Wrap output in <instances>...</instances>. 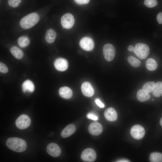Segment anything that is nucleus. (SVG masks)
Segmentation results:
<instances>
[{
	"instance_id": "1",
	"label": "nucleus",
	"mask_w": 162,
	"mask_h": 162,
	"mask_svg": "<svg viewBox=\"0 0 162 162\" xmlns=\"http://www.w3.org/2000/svg\"><path fill=\"white\" fill-rule=\"evenodd\" d=\"M6 144L9 149L18 152H24L27 147L26 142L24 140L16 137L8 138L6 141Z\"/></svg>"
},
{
	"instance_id": "2",
	"label": "nucleus",
	"mask_w": 162,
	"mask_h": 162,
	"mask_svg": "<svg viewBox=\"0 0 162 162\" xmlns=\"http://www.w3.org/2000/svg\"><path fill=\"white\" fill-rule=\"evenodd\" d=\"M39 19L37 13H32L22 18L20 21V25L22 28L28 29L35 25L39 21Z\"/></svg>"
},
{
	"instance_id": "3",
	"label": "nucleus",
	"mask_w": 162,
	"mask_h": 162,
	"mask_svg": "<svg viewBox=\"0 0 162 162\" xmlns=\"http://www.w3.org/2000/svg\"><path fill=\"white\" fill-rule=\"evenodd\" d=\"M133 51L139 58L143 59L146 58L148 56L150 49L147 44L138 43L135 45Z\"/></svg>"
},
{
	"instance_id": "4",
	"label": "nucleus",
	"mask_w": 162,
	"mask_h": 162,
	"mask_svg": "<svg viewBox=\"0 0 162 162\" xmlns=\"http://www.w3.org/2000/svg\"><path fill=\"white\" fill-rule=\"evenodd\" d=\"M103 53L105 59L110 62L114 58L116 54V49L114 46L110 44L104 45L103 49Z\"/></svg>"
},
{
	"instance_id": "5",
	"label": "nucleus",
	"mask_w": 162,
	"mask_h": 162,
	"mask_svg": "<svg viewBox=\"0 0 162 162\" xmlns=\"http://www.w3.org/2000/svg\"><path fill=\"white\" fill-rule=\"evenodd\" d=\"M31 123V120L29 117L26 115L22 114L17 118L15 124L18 128L24 129L28 127Z\"/></svg>"
},
{
	"instance_id": "6",
	"label": "nucleus",
	"mask_w": 162,
	"mask_h": 162,
	"mask_svg": "<svg viewBox=\"0 0 162 162\" xmlns=\"http://www.w3.org/2000/svg\"><path fill=\"white\" fill-rule=\"evenodd\" d=\"M61 24L63 27L66 29H70L73 26L74 19L73 16L69 13L63 15L61 19Z\"/></svg>"
},
{
	"instance_id": "7",
	"label": "nucleus",
	"mask_w": 162,
	"mask_h": 162,
	"mask_svg": "<svg viewBox=\"0 0 162 162\" xmlns=\"http://www.w3.org/2000/svg\"><path fill=\"white\" fill-rule=\"evenodd\" d=\"M81 158L84 161L93 162L96 158V152L91 148L86 149L82 153Z\"/></svg>"
},
{
	"instance_id": "8",
	"label": "nucleus",
	"mask_w": 162,
	"mask_h": 162,
	"mask_svg": "<svg viewBox=\"0 0 162 162\" xmlns=\"http://www.w3.org/2000/svg\"><path fill=\"white\" fill-rule=\"evenodd\" d=\"M130 134L132 137L136 139H142L144 136L145 131L144 128L140 125H135L131 128Z\"/></svg>"
},
{
	"instance_id": "9",
	"label": "nucleus",
	"mask_w": 162,
	"mask_h": 162,
	"mask_svg": "<svg viewBox=\"0 0 162 162\" xmlns=\"http://www.w3.org/2000/svg\"><path fill=\"white\" fill-rule=\"evenodd\" d=\"M81 47L85 50L91 51L94 48V43L90 38L86 37L82 38L80 42Z\"/></svg>"
},
{
	"instance_id": "10",
	"label": "nucleus",
	"mask_w": 162,
	"mask_h": 162,
	"mask_svg": "<svg viewBox=\"0 0 162 162\" xmlns=\"http://www.w3.org/2000/svg\"><path fill=\"white\" fill-rule=\"evenodd\" d=\"M46 151L49 154L54 157L59 156L61 152L59 146L54 143H51L48 145L46 148Z\"/></svg>"
},
{
	"instance_id": "11",
	"label": "nucleus",
	"mask_w": 162,
	"mask_h": 162,
	"mask_svg": "<svg viewBox=\"0 0 162 162\" xmlns=\"http://www.w3.org/2000/svg\"><path fill=\"white\" fill-rule=\"evenodd\" d=\"M102 125L98 122H94L91 123L89 126L88 130L89 133L92 135L97 136L100 134L103 131Z\"/></svg>"
},
{
	"instance_id": "12",
	"label": "nucleus",
	"mask_w": 162,
	"mask_h": 162,
	"mask_svg": "<svg viewBox=\"0 0 162 162\" xmlns=\"http://www.w3.org/2000/svg\"><path fill=\"white\" fill-rule=\"evenodd\" d=\"M54 66L56 69L58 70L63 71L67 69L68 67V63L65 59L58 58L55 60Z\"/></svg>"
},
{
	"instance_id": "13",
	"label": "nucleus",
	"mask_w": 162,
	"mask_h": 162,
	"mask_svg": "<svg viewBox=\"0 0 162 162\" xmlns=\"http://www.w3.org/2000/svg\"><path fill=\"white\" fill-rule=\"evenodd\" d=\"M81 89L82 94L86 97H92L94 94V89L91 83L88 82L83 83L82 85Z\"/></svg>"
},
{
	"instance_id": "14",
	"label": "nucleus",
	"mask_w": 162,
	"mask_h": 162,
	"mask_svg": "<svg viewBox=\"0 0 162 162\" xmlns=\"http://www.w3.org/2000/svg\"><path fill=\"white\" fill-rule=\"evenodd\" d=\"M104 115L106 118L110 121H114L117 119V112L112 107L106 109L104 112Z\"/></svg>"
},
{
	"instance_id": "15",
	"label": "nucleus",
	"mask_w": 162,
	"mask_h": 162,
	"mask_svg": "<svg viewBox=\"0 0 162 162\" xmlns=\"http://www.w3.org/2000/svg\"><path fill=\"white\" fill-rule=\"evenodd\" d=\"M75 126L72 124L68 125L62 131L61 136L63 138L68 137L73 134L76 131Z\"/></svg>"
},
{
	"instance_id": "16",
	"label": "nucleus",
	"mask_w": 162,
	"mask_h": 162,
	"mask_svg": "<svg viewBox=\"0 0 162 162\" xmlns=\"http://www.w3.org/2000/svg\"><path fill=\"white\" fill-rule=\"evenodd\" d=\"M59 94L61 97L65 99H69L72 95V92L68 87L64 86L60 88L59 90Z\"/></svg>"
},
{
	"instance_id": "17",
	"label": "nucleus",
	"mask_w": 162,
	"mask_h": 162,
	"mask_svg": "<svg viewBox=\"0 0 162 162\" xmlns=\"http://www.w3.org/2000/svg\"><path fill=\"white\" fill-rule=\"evenodd\" d=\"M56 34L53 29H48L46 32L45 39L46 41L48 43L51 44L55 40L56 37Z\"/></svg>"
},
{
	"instance_id": "18",
	"label": "nucleus",
	"mask_w": 162,
	"mask_h": 162,
	"mask_svg": "<svg viewBox=\"0 0 162 162\" xmlns=\"http://www.w3.org/2000/svg\"><path fill=\"white\" fill-rule=\"evenodd\" d=\"M22 91L24 92H33L34 89V86L32 82L29 80L25 81L22 83Z\"/></svg>"
},
{
	"instance_id": "19",
	"label": "nucleus",
	"mask_w": 162,
	"mask_h": 162,
	"mask_svg": "<svg viewBox=\"0 0 162 162\" xmlns=\"http://www.w3.org/2000/svg\"><path fill=\"white\" fill-rule=\"evenodd\" d=\"M10 52L12 55L17 59H21L23 57L24 55L23 52L16 46H12L10 49Z\"/></svg>"
},
{
	"instance_id": "20",
	"label": "nucleus",
	"mask_w": 162,
	"mask_h": 162,
	"mask_svg": "<svg viewBox=\"0 0 162 162\" xmlns=\"http://www.w3.org/2000/svg\"><path fill=\"white\" fill-rule=\"evenodd\" d=\"M136 97L137 99L140 102L147 101L149 100L150 97L148 93L143 89H140L138 91Z\"/></svg>"
},
{
	"instance_id": "21",
	"label": "nucleus",
	"mask_w": 162,
	"mask_h": 162,
	"mask_svg": "<svg viewBox=\"0 0 162 162\" xmlns=\"http://www.w3.org/2000/svg\"><path fill=\"white\" fill-rule=\"evenodd\" d=\"M153 95L158 97L162 95V82H158L155 83L152 91Z\"/></svg>"
},
{
	"instance_id": "22",
	"label": "nucleus",
	"mask_w": 162,
	"mask_h": 162,
	"mask_svg": "<svg viewBox=\"0 0 162 162\" xmlns=\"http://www.w3.org/2000/svg\"><path fill=\"white\" fill-rule=\"evenodd\" d=\"M146 68L150 71H153L156 69L157 67V64L155 61L152 58L147 59L146 62Z\"/></svg>"
},
{
	"instance_id": "23",
	"label": "nucleus",
	"mask_w": 162,
	"mask_h": 162,
	"mask_svg": "<svg viewBox=\"0 0 162 162\" xmlns=\"http://www.w3.org/2000/svg\"><path fill=\"white\" fill-rule=\"evenodd\" d=\"M29 38L26 36L20 37L17 40V43L20 46L24 48L28 46L30 44Z\"/></svg>"
},
{
	"instance_id": "24",
	"label": "nucleus",
	"mask_w": 162,
	"mask_h": 162,
	"mask_svg": "<svg viewBox=\"0 0 162 162\" xmlns=\"http://www.w3.org/2000/svg\"><path fill=\"white\" fill-rule=\"evenodd\" d=\"M149 159L152 162H162V154L158 152H152L150 155Z\"/></svg>"
},
{
	"instance_id": "25",
	"label": "nucleus",
	"mask_w": 162,
	"mask_h": 162,
	"mask_svg": "<svg viewBox=\"0 0 162 162\" xmlns=\"http://www.w3.org/2000/svg\"><path fill=\"white\" fill-rule=\"evenodd\" d=\"M155 83L153 81H149L145 83L142 86V89L146 92L149 93L152 92Z\"/></svg>"
},
{
	"instance_id": "26",
	"label": "nucleus",
	"mask_w": 162,
	"mask_h": 162,
	"mask_svg": "<svg viewBox=\"0 0 162 162\" xmlns=\"http://www.w3.org/2000/svg\"><path fill=\"white\" fill-rule=\"evenodd\" d=\"M128 60L130 65L134 67H138L141 64L140 61L132 56H129Z\"/></svg>"
},
{
	"instance_id": "27",
	"label": "nucleus",
	"mask_w": 162,
	"mask_h": 162,
	"mask_svg": "<svg viewBox=\"0 0 162 162\" xmlns=\"http://www.w3.org/2000/svg\"><path fill=\"white\" fill-rule=\"evenodd\" d=\"M157 0H144V4L147 7L151 8L156 6L158 4Z\"/></svg>"
},
{
	"instance_id": "28",
	"label": "nucleus",
	"mask_w": 162,
	"mask_h": 162,
	"mask_svg": "<svg viewBox=\"0 0 162 162\" xmlns=\"http://www.w3.org/2000/svg\"><path fill=\"white\" fill-rule=\"evenodd\" d=\"M21 1L22 0H8V2L10 7L16 8L19 6Z\"/></svg>"
},
{
	"instance_id": "29",
	"label": "nucleus",
	"mask_w": 162,
	"mask_h": 162,
	"mask_svg": "<svg viewBox=\"0 0 162 162\" xmlns=\"http://www.w3.org/2000/svg\"><path fill=\"white\" fill-rule=\"evenodd\" d=\"M8 69L6 65L4 63L0 62V71L1 72L6 73L8 72Z\"/></svg>"
},
{
	"instance_id": "30",
	"label": "nucleus",
	"mask_w": 162,
	"mask_h": 162,
	"mask_svg": "<svg viewBox=\"0 0 162 162\" xmlns=\"http://www.w3.org/2000/svg\"><path fill=\"white\" fill-rule=\"evenodd\" d=\"M87 117L88 118L94 121H97L98 120V116L95 114L92 113H88L87 116Z\"/></svg>"
},
{
	"instance_id": "31",
	"label": "nucleus",
	"mask_w": 162,
	"mask_h": 162,
	"mask_svg": "<svg viewBox=\"0 0 162 162\" xmlns=\"http://www.w3.org/2000/svg\"><path fill=\"white\" fill-rule=\"evenodd\" d=\"M95 102L96 104L100 108H104L105 106L104 104L98 98H97L95 100Z\"/></svg>"
},
{
	"instance_id": "32",
	"label": "nucleus",
	"mask_w": 162,
	"mask_h": 162,
	"mask_svg": "<svg viewBox=\"0 0 162 162\" xmlns=\"http://www.w3.org/2000/svg\"><path fill=\"white\" fill-rule=\"evenodd\" d=\"M75 2L79 4H83L88 3L90 0H74Z\"/></svg>"
},
{
	"instance_id": "33",
	"label": "nucleus",
	"mask_w": 162,
	"mask_h": 162,
	"mask_svg": "<svg viewBox=\"0 0 162 162\" xmlns=\"http://www.w3.org/2000/svg\"><path fill=\"white\" fill-rule=\"evenodd\" d=\"M157 20L159 24H162V12H160L157 16Z\"/></svg>"
},
{
	"instance_id": "34",
	"label": "nucleus",
	"mask_w": 162,
	"mask_h": 162,
	"mask_svg": "<svg viewBox=\"0 0 162 162\" xmlns=\"http://www.w3.org/2000/svg\"><path fill=\"white\" fill-rule=\"evenodd\" d=\"M134 47L133 46L130 45L128 46V50L130 52L133 51L134 50Z\"/></svg>"
},
{
	"instance_id": "35",
	"label": "nucleus",
	"mask_w": 162,
	"mask_h": 162,
	"mask_svg": "<svg viewBox=\"0 0 162 162\" xmlns=\"http://www.w3.org/2000/svg\"><path fill=\"white\" fill-rule=\"evenodd\" d=\"M117 162H130V161L128 160H126V159H121V160H118L117 161Z\"/></svg>"
},
{
	"instance_id": "36",
	"label": "nucleus",
	"mask_w": 162,
	"mask_h": 162,
	"mask_svg": "<svg viewBox=\"0 0 162 162\" xmlns=\"http://www.w3.org/2000/svg\"><path fill=\"white\" fill-rule=\"evenodd\" d=\"M160 125L162 126V117L160 120Z\"/></svg>"
}]
</instances>
